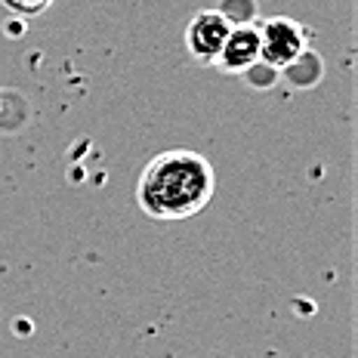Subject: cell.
Returning <instances> with one entry per match:
<instances>
[{
	"label": "cell",
	"mask_w": 358,
	"mask_h": 358,
	"mask_svg": "<svg viewBox=\"0 0 358 358\" xmlns=\"http://www.w3.org/2000/svg\"><path fill=\"white\" fill-rule=\"evenodd\" d=\"M216 173L210 161L192 148H170L145 164L136 182V204L158 222L192 220L213 201Z\"/></svg>",
	"instance_id": "obj_1"
},
{
	"label": "cell",
	"mask_w": 358,
	"mask_h": 358,
	"mask_svg": "<svg viewBox=\"0 0 358 358\" xmlns=\"http://www.w3.org/2000/svg\"><path fill=\"white\" fill-rule=\"evenodd\" d=\"M259 31V65L268 71H290L306 56V28L287 16H272L257 22Z\"/></svg>",
	"instance_id": "obj_2"
},
{
	"label": "cell",
	"mask_w": 358,
	"mask_h": 358,
	"mask_svg": "<svg viewBox=\"0 0 358 358\" xmlns=\"http://www.w3.org/2000/svg\"><path fill=\"white\" fill-rule=\"evenodd\" d=\"M232 25L235 22L222 10H213V6L195 13L192 22L185 25V50H189V56L201 65H213L229 31H232Z\"/></svg>",
	"instance_id": "obj_3"
},
{
	"label": "cell",
	"mask_w": 358,
	"mask_h": 358,
	"mask_svg": "<svg viewBox=\"0 0 358 358\" xmlns=\"http://www.w3.org/2000/svg\"><path fill=\"white\" fill-rule=\"evenodd\" d=\"M216 69L222 74H248L259 65V31L257 22H235L216 56Z\"/></svg>",
	"instance_id": "obj_4"
},
{
	"label": "cell",
	"mask_w": 358,
	"mask_h": 358,
	"mask_svg": "<svg viewBox=\"0 0 358 358\" xmlns=\"http://www.w3.org/2000/svg\"><path fill=\"white\" fill-rule=\"evenodd\" d=\"M0 3H3L13 16L34 19V16H41V13H47L50 6H53V0H0Z\"/></svg>",
	"instance_id": "obj_5"
}]
</instances>
